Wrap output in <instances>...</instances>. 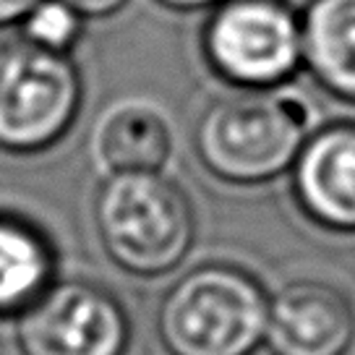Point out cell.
I'll list each match as a JSON object with an SVG mask.
<instances>
[{"instance_id":"7a4b0ae2","label":"cell","mask_w":355,"mask_h":355,"mask_svg":"<svg viewBox=\"0 0 355 355\" xmlns=\"http://www.w3.org/2000/svg\"><path fill=\"white\" fill-rule=\"evenodd\" d=\"M100 241L115 264L159 277L183 261L193 241V209L183 191L159 173H115L94 204Z\"/></svg>"},{"instance_id":"8992f818","label":"cell","mask_w":355,"mask_h":355,"mask_svg":"<svg viewBox=\"0 0 355 355\" xmlns=\"http://www.w3.org/2000/svg\"><path fill=\"white\" fill-rule=\"evenodd\" d=\"M128 316L100 285L68 279L50 285L19 322L24 355H125Z\"/></svg>"},{"instance_id":"ba28073f","label":"cell","mask_w":355,"mask_h":355,"mask_svg":"<svg viewBox=\"0 0 355 355\" xmlns=\"http://www.w3.org/2000/svg\"><path fill=\"white\" fill-rule=\"evenodd\" d=\"M293 191L316 225L355 233V123L316 131L293 165Z\"/></svg>"},{"instance_id":"277c9868","label":"cell","mask_w":355,"mask_h":355,"mask_svg":"<svg viewBox=\"0 0 355 355\" xmlns=\"http://www.w3.org/2000/svg\"><path fill=\"white\" fill-rule=\"evenodd\" d=\"M81 97V73L66 53L26 37L0 44V149L32 155L60 141Z\"/></svg>"},{"instance_id":"9a60e30c","label":"cell","mask_w":355,"mask_h":355,"mask_svg":"<svg viewBox=\"0 0 355 355\" xmlns=\"http://www.w3.org/2000/svg\"><path fill=\"white\" fill-rule=\"evenodd\" d=\"M167 8H175V11H199V8H207V6H214V3H222V0H157Z\"/></svg>"},{"instance_id":"3957f363","label":"cell","mask_w":355,"mask_h":355,"mask_svg":"<svg viewBox=\"0 0 355 355\" xmlns=\"http://www.w3.org/2000/svg\"><path fill=\"white\" fill-rule=\"evenodd\" d=\"M309 115L298 100L251 92L214 102L196 125V152L227 183H264L295 165Z\"/></svg>"},{"instance_id":"5b68a950","label":"cell","mask_w":355,"mask_h":355,"mask_svg":"<svg viewBox=\"0 0 355 355\" xmlns=\"http://www.w3.org/2000/svg\"><path fill=\"white\" fill-rule=\"evenodd\" d=\"M204 55L235 87H277L303 63V19L285 0H222L204 26Z\"/></svg>"},{"instance_id":"30bf717a","label":"cell","mask_w":355,"mask_h":355,"mask_svg":"<svg viewBox=\"0 0 355 355\" xmlns=\"http://www.w3.org/2000/svg\"><path fill=\"white\" fill-rule=\"evenodd\" d=\"M97 155L115 173H157L170 157L165 115L146 102H121L97 125Z\"/></svg>"},{"instance_id":"7c38bea8","label":"cell","mask_w":355,"mask_h":355,"mask_svg":"<svg viewBox=\"0 0 355 355\" xmlns=\"http://www.w3.org/2000/svg\"><path fill=\"white\" fill-rule=\"evenodd\" d=\"M81 34V16L66 0H42L26 19H24V37L29 42L68 53Z\"/></svg>"},{"instance_id":"52a82bcc","label":"cell","mask_w":355,"mask_h":355,"mask_svg":"<svg viewBox=\"0 0 355 355\" xmlns=\"http://www.w3.org/2000/svg\"><path fill=\"white\" fill-rule=\"evenodd\" d=\"M353 340V303L329 282L295 279L269 303L266 343L275 355H345Z\"/></svg>"},{"instance_id":"5bb4252c","label":"cell","mask_w":355,"mask_h":355,"mask_svg":"<svg viewBox=\"0 0 355 355\" xmlns=\"http://www.w3.org/2000/svg\"><path fill=\"white\" fill-rule=\"evenodd\" d=\"M42 0H0V26L24 24V19L40 6Z\"/></svg>"},{"instance_id":"6da1fadb","label":"cell","mask_w":355,"mask_h":355,"mask_svg":"<svg viewBox=\"0 0 355 355\" xmlns=\"http://www.w3.org/2000/svg\"><path fill=\"white\" fill-rule=\"evenodd\" d=\"M269 303L248 272L227 264L191 269L165 293L157 332L170 355H251L266 337Z\"/></svg>"},{"instance_id":"4fadbf2b","label":"cell","mask_w":355,"mask_h":355,"mask_svg":"<svg viewBox=\"0 0 355 355\" xmlns=\"http://www.w3.org/2000/svg\"><path fill=\"white\" fill-rule=\"evenodd\" d=\"M81 19H105L118 13L128 0H66Z\"/></svg>"},{"instance_id":"8fae6325","label":"cell","mask_w":355,"mask_h":355,"mask_svg":"<svg viewBox=\"0 0 355 355\" xmlns=\"http://www.w3.org/2000/svg\"><path fill=\"white\" fill-rule=\"evenodd\" d=\"M53 269V248L37 227L0 217V316L29 309L50 288Z\"/></svg>"},{"instance_id":"9c48e42d","label":"cell","mask_w":355,"mask_h":355,"mask_svg":"<svg viewBox=\"0 0 355 355\" xmlns=\"http://www.w3.org/2000/svg\"><path fill=\"white\" fill-rule=\"evenodd\" d=\"M303 19V63L327 92L355 102V0H311Z\"/></svg>"}]
</instances>
